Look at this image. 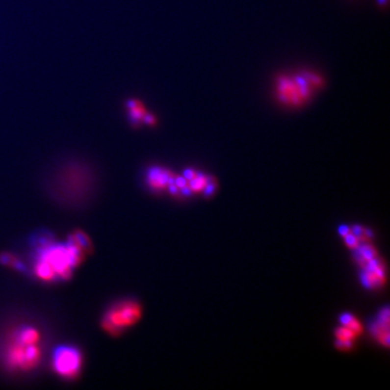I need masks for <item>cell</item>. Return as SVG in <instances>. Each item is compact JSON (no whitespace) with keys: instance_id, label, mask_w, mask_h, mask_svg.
<instances>
[{"instance_id":"3","label":"cell","mask_w":390,"mask_h":390,"mask_svg":"<svg viewBox=\"0 0 390 390\" xmlns=\"http://www.w3.org/2000/svg\"><path fill=\"white\" fill-rule=\"evenodd\" d=\"M52 365L57 373L72 378L79 372L81 356L77 349L70 346L58 347L53 352Z\"/></svg>"},{"instance_id":"16","label":"cell","mask_w":390,"mask_h":390,"mask_svg":"<svg viewBox=\"0 0 390 390\" xmlns=\"http://www.w3.org/2000/svg\"><path fill=\"white\" fill-rule=\"evenodd\" d=\"M378 3L381 6H385L388 3V0H378Z\"/></svg>"},{"instance_id":"1","label":"cell","mask_w":390,"mask_h":390,"mask_svg":"<svg viewBox=\"0 0 390 390\" xmlns=\"http://www.w3.org/2000/svg\"><path fill=\"white\" fill-rule=\"evenodd\" d=\"M322 85V77L314 73L281 75L276 82V96L285 106L302 107L310 101L313 91Z\"/></svg>"},{"instance_id":"14","label":"cell","mask_w":390,"mask_h":390,"mask_svg":"<svg viewBox=\"0 0 390 390\" xmlns=\"http://www.w3.org/2000/svg\"><path fill=\"white\" fill-rule=\"evenodd\" d=\"M351 233L355 236V237L360 240L361 238H362L365 234H364V230H363V228H362L361 226H359V225H355V226H353L352 228V230H351Z\"/></svg>"},{"instance_id":"10","label":"cell","mask_w":390,"mask_h":390,"mask_svg":"<svg viewBox=\"0 0 390 390\" xmlns=\"http://www.w3.org/2000/svg\"><path fill=\"white\" fill-rule=\"evenodd\" d=\"M339 322L342 326L350 329L354 334H360L362 332L361 323L350 313H343L339 317Z\"/></svg>"},{"instance_id":"5","label":"cell","mask_w":390,"mask_h":390,"mask_svg":"<svg viewBox=\"0 0 390 390\" xmlns=\"http://www.w3.org/2000/svg\"><path fill=\"white\" fill-rule=\"evenodd\" d=\"M361 279L362 285L367 288H374L382 286L385 282L384 266L377 258L368 261L364 265Z\"/></svg>"},{"instance_id":"12","label":"cell","mask_w":390,"mask_h":390,"mask_svg":"<svg viewBox=\"0 0 390 390\" xmlns=\"http://www.w3.org/2000/svg\"><path fill=\"white\" fill-rule=\"evenodd\" d=\"M353 346V341L351 339H336L335 347L341 351H349Z\"/></svg>"},{"instance_id":"9","label":"cell","mask_w":390,"mask_h":390,"mask_svg":"<svg viewBox=\"0 0 390 390\" xmlns=\"http://www.w3.org/2000/svg\"><path fill=\"white\" fill-rule=\"evenodd\" d=\"M39 339L38 333L33 328L26 327L18 332L17 335V342L23 345L35 344Z\"/></svg>"},{"instance_id":"6","label":"cell","mask_w":390,"mask_h":390,"mask_svg":"<svg viewBox=\"0 0 390 390\" xmlns=\"http://www.w3.org/2000/svg\"><path fill=\"white\" fill-rule=\"evenodd\" d=\"M371 333L382 344L390 346V310L388 307L379 312L377 322L372 324Z\"/></svg>"},{"instance_id":"4","label":"cell","mask_w":390,"mask_h":390,"mask_svg":"<svg viewBox=\"0 0 390 390\" xmlns=\"http://www.w3.org/2000/svg\"><path fill=\"white\" fill-rule=\"evenodd\" d=\"M177 174L173 171L159 165H153L147 170L146 182L148 187L155 192L170 191L175 185Z\"/></svg>"},{"instance_id":"13","label":"cell","mask_w":390,"mask_h":390,"mask_svg":"<svg viewBox=\"0 0 390 390\" xmlns=\"http://www.w3.org/2000/svg\"><path fill=\"white\" fill-rule=\"evenodd\" d=\"M343 237H344L345 243H346V245H347L349 248L354 249H356L357 247L359 246L360 240H359L351 232H350L349 234H347V235Z\"/></svg>"},{"instance_id":"15","label":"cell","mask_w":390,"mask_h":390,"mask_svg":"<svg viewBox=\"0 0 390 390\" xmlns=\"http://www.w3.org/2000/svg\"><path fill=\"white\" fill-rule=\"evenodd\" d=\"M350 232H351V230L349 229V227L345 226V225H340L339 227V233L341 237H345Z\"/></svg>"},{"instance_id":"7","label":"cell","mask_w":390,"mask_h":390,"mask_svg":"<svg viewBox=\"0 0 390 390\" xmlns=\"http://www.w3.org/2000/svg\"><path fill=\"white\" fill-rule=\"evenodd\" d=\"M127 109L132 124H136L137 128L139 125L145 124V119L149 113L144 102L136 99L130 100L127 102Z\"/></svg>"},{"instance_id":"8","label":"cell","mask_w":390,"mask_h":390,"mask_svg":"<svg viewBox=\"0 0 390 390\" xmlns=\"http://www.w3.org/2000/svg\"><path fill=\"white\" fill-rule=\"evenodd\" d=\"M354 250H355L354 258L362 266H364L366 263L373 260L377 256L376 250L370 245L358 246Z\"/></svg>"},{"instance_id":"11","label":"cell","mask_w":390,"mask_h":390,"mask_svg":"<svg viewBox=\"0 0 390 390\" xmlns=\"http://www.w3.org/2000/svg\"><path fill=\"white\" fill-rule=\"evenodd\" d=\"M335 335L337 339H351L353 340L356 337V334H354L350 329L346 328L344 326H341L335 331Z\"/></svg>"},{"instance_id":"2","label":"cell","mask_w":390,"mask_h":390,"mask_svg":"<svg viewBox=\"0 0 390 390\" xmlns=\"http://www.w3.org/2000/svg\"><path fill=\"white\" fill-rule=\"evenodd\" d=\"M141 313L139 306L132 301L123 302L112 307L103 319V326L108 333L117 334L138 320Z\"/></svg>"}]
</instances>
